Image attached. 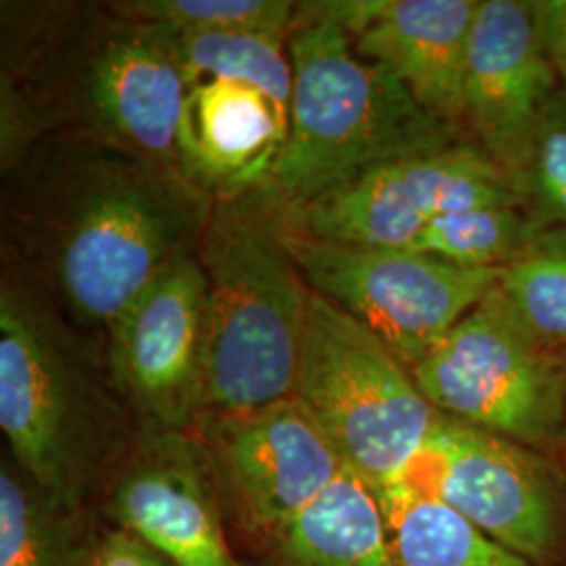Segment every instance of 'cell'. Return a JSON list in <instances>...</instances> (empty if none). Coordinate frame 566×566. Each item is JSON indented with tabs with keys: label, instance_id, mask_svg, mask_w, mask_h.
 Segmentation results:
<instances>
[{
	"label": "cell",
	"instance_id": "7402d4cb",
	"mask_svg": "<svg viewBox=\"0 0 566 566\" xmlns=\"http://www.w3.org/2000/svg\"><path fill=\"white\" fill-rule=\"evenodd\" d=\"M175 36L187 82L235 78L256 84L283 105H292L294 70L287 39L254 32Z\"/></svg>",
	"mask_w": 566,
	"mask_h": 566
},
{
	"label": "cell",
	"instance_id": "ac0fdd59",
	"mask_svg": "<svg viewBox=\"0 0 566 566\" xmlns=\"http://www.w3.org/2000/svg\"><path fill=\"white\" fill-rule=\"evenodd\" d=\"M382 507L395 566H533L413 481Z\"/></svg>",
	"mask_w": 566,
	"mask_h": 566
},
{
	"label": "cell",
	"instance_id": "484cf974",
	"mask_svg": "<svg viewBox=\"0 0 566 566\" xmlns=\"http://www.w3.org/2000/svg\"><path fill=\"white\" fill-rule=\"evenodd\" d=\"M549 60L556 67L566 93V0H535Z\"/></svg>",
	"mask_w": 566,
	"mask_h": 566
},
{
	"label": "cell",
	"instance_id": "7a4b0ae2",
	"mask_svg": "<svg viewBox=\"0 0 566 566\" xmlns=\"http://www.w3.org/2000/svg\"><path fill=\"white\" fill-rule=\"evenodd\" d=\"M187 88L177 36L114 2H0V168L76 133L182 172Z\"/></svg>",
	"mask_w": 566,
	"mask_h": 566
},
{
	"label": "cell",
	"instance_id": "44dd1931",
	"mask_svg": "<svg viewBox=\"0 0 566 566\" xmlns=\"http://www.w3.org/2000/svg\"><path fill=\"white\" fill-rule=\"evenodd\" d=\"M500 292L549 353L566 361V229H544L502 269Z\"/></svg>",
	"mask_w": 566,
	"mask_h": 566
},
{
	"label": "cell",
	"instance_id": "5bb4252c",
	"mask_svg": "<svg viewBox=\"0 0 566 566\" xmlns=\"http://www.w3.org/2000/svg\"><path fill=\"white\" fill-rule=\"evenodd\" d=\"M535 0H479L465 55L462 124L507 177L558 88Z\"/></svg>",
	"mask_w": 566,
	"mask_h": 566
},
{
	"label": "cell",
	"instance_id": "ffe728a7",
	"mask_svg": "<svg viewBox=\"0 0 566 566\" xmlns=\"http://www.w3.org/2000/svg\"><path fill=\"white\" fill-rule=\"evenodd\" d=\"M539 231L521 203H485L428 224L411 250L462 269L502 271Z\"/></svg>",
	"mask_w": 566,
	"mask_h": 566
},
{
	"label": "cell",
	"instance_id": "e0dca14e",
	"mask_svg": "<svg viewBox=\"0 0 566 566\" xmlns=\"http://www.w3.org/2000/svg\"><path fill=\"white\" fill-rule=\"evenodd\" d=\"M252 566H395L385 507L344 465L313 506L264 542Z\"/></svg>",
	"mask_w": 566,
	"mask_h": 566
},
{
	"label": "cell",
	"instance_id": "4316f807",
	"mask_svg": "<svg viewBox=\"0 0 566 566\" xmlns=\"http://www.w3.org/2000/svg\"><path fill=\"white\" fill-rule=\"evenodd\" d=\"M563 449L566 451V424H565V439H563Z\"/></svg>",
	"mask_w": 566,
	"mask_h": 566
},
{
	"label": "cell",
	"instance_id": "8fae6325",
	"mask_svg": "<svg viewBox=\"0 0 566 566\" xmlns=\"http://www.w3.org/2000/svg\"><path fill=\"white\" fill-rule=\"evenodd\" d=\"M193 432L214 468L224 510L261 544L313 506L346 465L296 397L203 416Z\"/></svg>",
	"mask_w": 566,
	"mask_h": 566
},
{
	"label": "cell",
	"instance_id": "7c38bea8",
	"mask_svg": "<svg viewBox=\"0 0 566 566\" xmlns=\"http://www.w3.org/2000/svg\"><path fill=\"white\" fill-rule=\"evenodd\" d=\"M103 346L142 430H193L208 348V287L196 252L170 264L126 306Z\"/></svg>",
	"mask_w": 566,
	"mask_h": 566
},
{
	"label": "cell",
	"instance_id": "603a6c76",
	"mask_svg": "<svg viewBox=\"0 0 566 566\" xmlns=\"http://www.w3.org/2000/svg\"><path fill=\"white\" fill-rule=\"evenodd\" d=\"M135 18L163 25L172 34L254 32L287 39L294 30L292 0H112Z\"/></svg>",
	"mask_w": 566,
	"mask_h": 566
},
{
	"label": "cell",
	"instance_id": "cb8c5ba5",
	"mask_svg": "<svg viewBox=\"0 0 566 566\" xmlns=\"http://www.w3.org/2000/svg\"><path fill=\"white\" fill-rule=\"evenodd\" d=\"M510 181L518 203L542 231L566 229L565 88L547 103Z\"/></svg>",
	"mask_w": 566,
	"mask_h": 566
},
{
	"label": "cell",
	"instance_id": "6da1fadb",
	"mask_svg": "<svg viewBox=\"0 0 566 566\" xmlns=\"http://www.w3.org/2000/svg\"><path fill=\"white\" fill-rule=\"evenodd\" d=\"M0 182V256L102 343L149 283L196 252L214 206L179 170L76 133L32 143Z\"/></svg>",
	"mask_w": 566,
	"mask_h": 566
},
{
	"label": "cell",
	"instance_id": "d6986e66",
	"mask_svg": "<svg viewBox=\"0 0 566 566\" xmlns=\"http://www.w3.org/2000/svg\"><path fill=\"white\" fill-rule=\"evenodd\" d=\"M82 512L61 506L11 458L0 465V566H84Z\"/></svg>",
	"mask_w": 566,
	"mask_h": 566
},
{
	"label": "cell",
	"instance_id": "9c48e42d",
	"mask_svg": "<svg viewBox=\"0 0 566 566\" xmlns=\"http://www.w3.org/2000/svg\"><path fill=\"white\" fill-rule=\"evenodd\" d=\"M418 468L428 483H413L500 546L533 566L565 563L566 474L544 451L439 413Z\"/></svg>",
	"mask_w": 566,
	"mask_h": 566
},
{
	"label": "cell",
	"instance_id": "52a82bcc",
	"mask_svg": "<svg viewBox=\"0 0 566 566\" xmlns=\"http://www.w3.org/2000/svg\"><path fill=\"white\" fill-rule=\"evenodd\" d=\"M411 374L443 416L544 453L563 447L566 361L526 329L500 287Z\"/></svg>",
	"mask_w": 566,
	"mask_h": 566
},
{
	"label": "cell",
	"instance_id": "2e32d148",
	"mask_svg": "<svg viewBox=\"0 0 566 566\" xmlns=\"http://www.w3.org/2000/svg\"><path fill=\"white\" fill-rule=\"evenodd\" d=\"M290 133V107L235 78L189 82L179 128L182 172L212 198L271 181Z\"/></svg>",
	"mask_w": 566,
	"mask_h": 566
},
{
	"label": "cell",
	"instance_id": "8992f818",
	"mask_svg": "<svg viewBox=\"0 0 566 566\" xmlns=\"http://www.w3.org/2000/svg\"><path fill=\"white\" fill-rule=\"evenodd\" d=\"M294 397L385 506L424 453L439 411L369 327L311 294Z\"/></svg>",
	"mask_w": 566,
	"mask_h": 566
},
{
	"label": "cell",
	"instance_id": "3957f363",
	"mask_svg": "<svg viewBox=\"0 0 566 566\" xmlns=\"http://www.w3.org/2000/svg\"><path fill=\"white\" fill-rule=\"evenodd\" d=\"M0 428L9 458L61 506L102 495L142 426L105 346L0 256Z\"/></svg>",
	"mask_w": 566,
	"mask_h": 566
},
{
	"label": "cell",
	"instance_id": "5b68a950",
	"mask_svg": "<svg viewBox=\"0 0 566 566\" xmlns=\"http://www.w3.org/2000/svg\"><path fill=\"white\" fill-rule=\"evenodd\" d=\"M290 133L271 185L306 203L385 164L464 142L426 112L386 65L367 60L317 2H298L290 34Z\"/></svg>",
	"mask_w": 566,
	"mask_h": 566
},
{
	"label": "cell",
	"instance_id": "277c9868",
	"mask_svg": "<svg viewBox=\"0 0 566 566\" xmlns=\"http://www.w3.org/2000/svg\"><path fill=\"white\" fill-rule=\"evenodd\" d=\"M196 259L208 287L198 420L294 397L313 292L287 245V200L271 181L214 198Z\"/></svg>",
	"mask_w": 566,
	"mask_h": 566
},
{
	"label": "cell",
	"instance_id": "d4e9b609",
	"mask_svg": "<svg viewBox=\"0 0 566 566\" xmlns=\"http://www.w3.org/2000/svg\"><path fill=\"white\" fill-rule=\"evenodd\" d=\"M84 566H175L126 531H109L93 542Z\"/></svg>",
	"mask_w": 566,
	"mask_h": 566
},
{
	"label": "cell",
	"instance_id": "30bf717a",
	"mask_svg": "<svg viewBox=\"0 0 566 566\" xmlns=\"http://www.w3.org/2000/svg\"><path fill=\"white\" fill-rule=\"evenodd\" d=\"M485 203H518V198L506 172L464 139L374 168L311 202H287V217L315 240L411 248L437 219Z\"/></svg>",
	"mask_w": 566,
	"mask_h": 566
},
{
	"label": "cell",
	"instance_id": "ba28073f",
	"mask_svg": "<svg viewBox=\"0 0 566 566\" xmlns=\"http://www.w3.org/2000/svg\"><path fill=\"white\" fill-rule=\"evenodd\" d=\"M287 245L311 292L369 327L409 369L497 287L493 269H462L411 248L315 240L287 217Z\"/></svg>",
	"mask_w": 566,
	"mask_h": 566
},
{
	"label": "cell",
	"instance_id": "4fadbf2b",
	"mask_svg": "<svg viewBox=\"0 0 566 566\" xmlns=\"http://www.w3.org/2000/svg\"><path fill=\"white\" fill-rule=\"evenodd\" d=\"M120 531L175 566H242L229 546L223 495L193 430H142L103 489Z\"/></svg>",
	"mask_w": 566,
	"mask_h": 566
},
{
	"label": "cell",
	"instance_id": "9a60e30c",
	"mask_svg": "<svg viewBox=\"0 0 566 566\" xmlns=\"http://www.w3.org/2000/svg\"><path fill=\"white\" fill-rule=\"evenodd\" d=\"M317 7L426 112L464 130L465 55L479 0H322Z\"/></svg>",
	"mask_w": 566,
	"mask_h": 566
}]
</instances>
